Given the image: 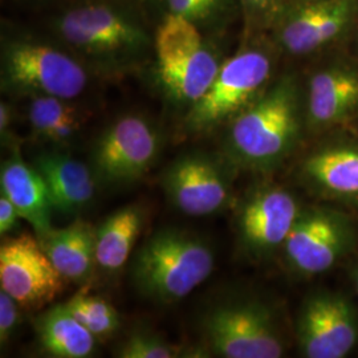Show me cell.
Here are the masks:
<instances>
[{
	"label": "cell",
	"mask_w": 358,
	"mask_h": 358,
	"mask_svg": "<svg viewBox=\"0 0 358 358\" xmlns=\"http://www.w3.org/2000/svg\"><path fill=\"white\" fill-rule=\"evenodd\" d=\"M358 109V71L336 64L313 73L308 84L307 120L313 128L344 121Z\"/></svg>",
	"instance_id": "9a60e30c"
},
{
	"label": "cell",
	"mask_w": 358,
	"mask_h": 358,
	"mask_svg": "<svg viewBox=\"0 0 358 358\" xmlns=\"http://www.w3.org/2000/svg\"><path fill=\"white\" fill-rule=\"evenodd\" d=\"M20 215L13 202L1 192L0 195V234L1 236L10 234L17 226Z\"/></svg>",
	"instance_id": "83f0119b"
},
{
	"label": "cell",
	"mask_w": 358,
	"mask_h": 358,
	"mask_svg": "<svg viewBox=\"0 0 358 358\" xmlns=\"http://www.w3.org/2000/svg\"><path fill=\"white\" fill-rule=\"evenodd\" d=\"M154 31L137 0H64L51 36L90 69L122 73L154 53Z\"/></svg>",
	"instance_id": "6da1fadb"
},
{
	"label": "cell",
	"mask_w": 358,
	"mask_h": 358,
	"mask_svg": "<svg viewBox=\"0 0 358 358\" xmlns=\"http://www.w3.org/2000/svg\"><path fill=\"white\" fill-rule=\"evenodd\" d=\"M304 170L322 189L358 196V150L353 148L338 146L312 154Z\"/></svg>",
	"instance_id": "7402d4cb"
},
{
	"label": "cell",
	"mask_w": 358,
	"mask_h": 358,
	"mask_svg": "<svg viewBox=\"0 0 358 358\" xmlns=\"http://www.w3.org/2000/svg\"><path fill=\"white\" fill-rule=\"evenodd\" d=\"M215 267L208 243L180 229L154 232L133 256L131 280L145 299L174 304L206 282Z\"/></svg>",
	"instance_id": "3957f363"
},
{
	"label": "cell",
	"mask_w": 358,
	"mask_h": 358,
	"mask_svg": "<svg viewBox=\"0 0 358 358\" xmlns=\"http://www.w3.org/2000/svg\"><path fill=\"white\" fill-rule=\"evenodd\" d=\"M38 243L66 282L87 285L97 266L96 227L76 219L64 229H53L38 236Z\"/></svg>",
	"instance_id": "e0dca14e"
},
{
	"label": "cell",
	"mask_w": 358,
	"mask_h": 358,
	"mask_svg": "<svg viewBox=\"0 0 358 358\" xmlns=\"http://www.w3.org/2000/svg\"><path fill=\"white\" fill-rule=\"evenodd\" d=\"M48 189L52 208L63 215H76L93 202L97 179L90 166L69 154H40L34 161Z\"/></svg>",
	"instance_id": "5bb4252c"
},
{
	"label": "cell",
	"mask_w": 358,
	"mask_h": 358,
	"mask_svg": "<svg viewBox=\"0 0 358 358\" xmlns=\"http://www.w3.org/2000/svg\"><path fill=\"white\" fill-rule=\"evenodd\" d=\"M294 1H307V0H294Z\"/></svg>",
	"instance_id": "4dcf8cb0"
},
{
	"label": "cell",
	"mask_w": 358,
	"mask_h": 358,
	"mask_svg": "<svg viewBox=\"0 0 358 358\" xmlns=\"http://www.w3.org/2000/svg\"><path fill=\"white\" fill-rule=\"evenodd\" d=\"M297 334L306 357H345L358 340L353 308L336 294L315 296L300 315Z\"/></svg>",
	"instance_id": "8fae6325"
},
{
	"label": "cell",
	"mask_w": 358,
	"mask_h": 358,
	"mask_svg": "<svg viewBox=\"0 0 358 358\" xmlns=\"http://www.w3.org/2000/svg\"><path fill=\"white\" fill-rule=\"evenodd\" d=\"M20 1H23V3H26V4H34V6H45V4L57 3V1L63 3L64 0H20Z\"/></svg>",
	"instance_id": "f546056e"
},
{
	"label": "cell",
	"mask_w": 358,
	"mask_h": 358,
	"mask_svg": "<svg viewBox=\"0 0 358 358\" xmlns=\"http://www.w3.org/2000/svg\"><path fill=\"white\" fill-rule=\"evenodd\" d=\"M0 186L20 217L34 227L36 236L51 230L53 208L48 189L34 165L24 162L17 146L1 165Z\"/></svg>",
	"instance_id": "ac0fdd59"
},
{
	"label": "cell",
	"mask_w": 358,
	"mask_h": 358,
	"mask_svg": "<svg viewBox=\"0 0 358 358\" xmlns=\"http://www.w3.org/2000/svg\"><path fill=\"white\" fill-rule=\"evenodd\" d=\"M161 17L190 20L206 36L217 38L242 15L241 0H155Z\"/></svg>",
	"instance_id": "603a6c76"
},
{
	"label": "cell",
	"mask_w": 358,
	"mask_h": 358,
	"mask_svg": "<svg viewBox=\"0 0 358 358\" xmlns=\"http://www.w3.org/2000/svg\"><path fill=\"white\" fill-rule=\"evenodd\" d=\"M345 224L333 214H300L289 231L284 250L292 267L308 275L325 272L345 250Z\"/></svg>",
	"instance_id": "4fadbf2b"
},
{
	"label": "cell",
	"mask_w": 358,
	"mask_h": 358,
	"mask_svg": "<svg viewBox=\"0 0 358 358\" xmlns=\"http://www.w3.org/2000/svg\"><path fill=\"white\" fill-rule=\"evenodd\" d=\"M1 88L13 96L76 100L90 83V69L56 38L19 29L1 32Z\"/></svg>",
	"instance_id": "7a4b0ae2"
},
{
	"label": "cell",
	"mask_w": 358,
	"mask_h": 358,
	"mask_svg": "<svg viewBox=\"0 0 358 358\" xmlns=\"http://www.w3.org/2000/svg\"><path fill=\"white\" fill-rule=\"evenodd\" d=\"M294 0H241L248 29H272Z\"/></svg>",
	"instance_id": "484cf974"
},
{
	"label": "cell",
	"mask_w": 358,
	"mask_h": 358,
	"mask_svg": "<svg viewBox=\"0 0 358 358\" xmlns=\"http://www.w3.org/2000/svg\"><path fill=\"white\" fill-rule=\"evenodd\" d=\"M357 289H358V276H357Z\"/></svg>",
	"instance_id": "1f68e13d"
},
{
	"label": "cell",
	"mask_w": 358,
	"mask_h": 358,
	"mask_svg": "<svg viewBox=\"0 0 358 358\" xmlns=\"http://www.w3.org/2000/svg\"><path fill=\"white\" fill-rule=\"evenodd\" d=\"M27 120L34 136L44 142L62 146L76 138L85 115L72 100L53 96H31Z\"/></svg>",
	"instance_id": "44dd1931"
},
{
	"label": "cell",
	"mask_w": 358,
	"mask_h": 358,
	"mask_svg": "<svg viewBox=\"0 0 358 358\" xmlns=\"http://www.w3.org/2000/svg\"><path fill=\"white\" fill-rule=\"evenodd\" d=\"M357 15L358 0L294 1L271 31L280 50L306 56L345 34Z\"/></svg>",
	"instance_id": "9c48e42d"
},
{
	"label": "cell",
	"mask_w": 358,
	"mask_h": 358,
	"mask_svg": "<svg viewBox=\"0 0 358 358\" xmlns=\"http://www.w3.org/2000/svg\"><path fill=\"white\" fill-rule=\"evenodd\" d=\"M34 324L40 345L52 357H90L99 341L73 317L65 304L47 309Z\"/></svg>",
	"instance_id": "ffe728a7"
},
{
	"label": "cell",
	"mask_w": 358,
	"mask_h": 358,
	"mask_svg": "<svg viewBox=\"0 0 358 358\" xmlns=\"http://www.w3.org/2000/svg\"><path fill=\"white\" fill-rule=\"evenodd\" d=\"M13 124V108L8 103L1 101L0 103V133H1V138H7L10 128Z\"/></svg>",
	"instance_id": "f1b7e54d"
},
{
	"label": "cell",
	"mask_w": 358,
	"mask_h": 358,
	"mask_svg": "<svg viewBox=\"0 0 358 358\" xmlns=\"http://www.w3.org/2000/svg\"><path fill=\"white\" fill-rule=\"evenodd\" d=\"M146 214L141 206L118 208L96 227L97 266L108 273L122 268L133 252L145 226Z\"/></svg>",
	"instance_id": "d6986e66"
},
{
	"label": "cell",
	"mask_w": 358,
	"mask_h": 358,
	"mask_svg": "<svg viewBox=\"0 0 358 358\" xmlns=\"http://www.w3.org/2000/svg\"><path fill=\"white\" fill-rule=\"evenodd\" d=\"M20 306L13 299V296L7 294L4 289L0 291V343L1 345L7 344L11 338L17 325L22 321Z\"/></svg>",
	"instance_id": "4316f807"
},
{
	"label": "cell",
	"mask_w": 358,
	"mask_h": 358,
	"mask_svg": "<svg viewBox=\"0 0 358 358\" xmlns=\"http://www.w3.org/2000/svg\"><path fill=\"white\" fill-rule=\"evenodd\" d=\"M65 307L97 340L110 338L120 328L117 309L101 296L88 294L87 287L73 294Z\"/></svg>",
	"instance_id": "cb8c5ba5"
},
{
	"label": "cell",
	"mask_w": 358,
	"mask_h": 358,
	"mask_svg": "<svg viewBox=\"0 0 358 358\" xmlns=\"http://www.w3.org/2000/svg\"><path fill=\"white\" fill-rule=\"evenodd\" d=\"M207 346L219 357L279 358L284 344L268 309L257 303L213 308L202 321Z\"/></svg>",
	"instance_id": "52a82bcc"
},
{
	"label": "cell",
	"mask_w": 358,
	"mask_h": 358,
	"mask_svg": "<svg viewBox=\"0 0 358 358\" xmlns=\"http://www.w3.org/2000/svg\"><path fill=\"white\" fill-rule=\"evenodd\" d=\"M273 55L266 45L250 44L223 62L205 94L192 105L185 129L205 134L231 121L268 88Z\"/></svg>",
	"instance_id": "5b68a950"
},
{
	"label": "cell",
	"mask_w": 358,
	"mask_h": 358,
	"mask_svg": "<svg viewBox=\"0 0 358 358\" xmlns=\"http://www.w3.org/2000/svg\"><path fill=\"white\" fill-rule=\"evenodd\" d=\"M299 215L297 202L284 189L257 190L244 202L239 214L241 242L250 252H271L284 245Z\"/></svg>",
	"instance_id": "7c38bea8"
},
{
	"label": "cell",
	"mask_w": 358,
	"mask_h": 358,
	"mask_svg": "<svg viewBox=\"0 0 358 358\" xmlns=\"http://www.w3.org/2000/svg\"><path fill=\"white\" fill-rule=\"evenodd\" d=\"M63 275L55 268L38 236L22 234L0 247V284L22 309L48 306L64 291Z\"/></svg>",
	"instance_id": "ba28073f"
},
{
	"label": "cell",
	"mask_w": 358,
	"mask_h": 358,
	"mask_svg": "<svg viewBox=\"0 0 358 358\" xmlns=\"http://www.w3.org/2000/svg\"><path fill=\"white\" fill-rule=\"evenodd\" d=\"M162 186L171 205L189 217L215 214L230 202V182L222 164L201 152L174 159L164 173Z\"/></svg>",
	"instance_id": "30bf717a"
},
{
	"label": "cell",
	"mask_w": 358,
	"mask_h": 358,
	"mask_svg": "<svg viewBox=\"0 0 358 358\" xmlns=\"http://www.w3.org/2000/svg\"><path fill=\"white\" fill-rule=\"evenodd\" d=\"M115 356L121 358H176L182 356V350L158 334L136 332L131 333L117 349Z\"/></svg>",
	"instance_id": "d4e9b609"
},
{
	"label": "cell",
	"mask_w": 358,
	"mask_h": 358,
	"mask_svg": "<svg viewBox=\"0 0 358 358\" xmlns=\"http://www.w3.org/2000/svg\"><path fill=\"white\" fill-rule=\"evenodd\" d=\"M161 134L141 115L118 117L94 142L90 169L105 185H125L142 178L161 153Z\"/></svg>",
	"instance_id": "8992f818"
},
{
	"label": "cell",
	"mask_w": 358,
	"mask_h": 358,
	"mask_svg": "<svg viewBox=\"0 0 358 358\" xmlns=\"http://www.w3.org/2000/svg\"><path fill=\"white\" fill-rule=\"evenodd\" d=\"M224 60L217 40L210 38L196 51L173 63L155 66V75L171 101L190 108L211 87Z\"/></svg>",
	"instance_id": "2e32d148"
},
{
	"label": "cell",
	"mask_w": 358,
	"mask_h": 358,
	"mask_svg": "<svg viewBox=\"0 0 358 358\" xmlns=\"http://www.w3.org/2000/svg\"><path fill=\"white\" fill-rule=\"evenodd\" d=\"M299 131V87L294 76H282L231 121L227 148L244 166L268 169L291 152Z\"/></svg>",
	"instance_id": "277c9868"
}]
</instances>
